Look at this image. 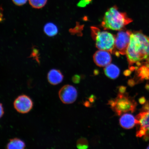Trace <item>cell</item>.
<instances>
[{"label":"cell","mask_w":149,"mask_h":149,"mask_svg":"<svg viewBox=\"0 0 149 149\" xmlns=\"http://www.w3.org/2000/svg\"><path fill=\"white\" fill-rule=\"evenodd\" d=\"M137 125L136 136L138 137H143L145 141L149 140V100L143 106L141 111L136 117Z\"/></svg>","instance_id":"cell-5"},{"label":"cell","mask_w":149,"mask_h":149,"mask_svg":"<svg viewBox=\"0 0 149 149\" xmlns=\"http://www.w3.org/2000/svg\"><path fill=\"white\" fill-rule=\"evenodd\" d=\"M91 35L95 42L96 47L113 54L115 49V37L107 31H101L98 28L91 27Z\"/></svg>","instance_id":"cell-4"},{"label":"cell","mask_w":149,"mask_h":149,"mask_svg":"<svg viewBox=\"0 0 149 149\" xmlns=\"http://www.w3.org/2000/svg\"><path fill=\"white\" fill-rule=\"evenodd\" d=\"M126 87L124 86H120L119 87L118 91L119 93L121 94H124L125 93Z\"/></svg>","instance_id":"cell-21"},{"label":"cell","mask_w":149,"mask_h":149,"mask_svg":"<svg viewBox=\"0 0 149 149\" xmlns=\"http://www.w3.org/2000/svg\"><path fill=\"white\" fill-rule=\"evenodd\" d=\"M58 94L61 101L65 104L73 103L77 98V90L75 87L70 85L63 86L59 90Z\"/></svg>","instance_id":"cell-7"},{"label":"cell","mask_w":149,"mask_h":149,"mask_svg":"<svg viewBox=\"0 0 149 149\" xmlns=\"http://www.w3.org/2000/svg\"><path fill=\"white\" fill-rule=\"evenodd\" d=\"M92 0H81L77 4V6L84 7L86 6L91 3Z\"/></svg>","instance_id":"cell-18"},{"label":"cell","mask_w":149,"mask_h":149,"mask_svg":"<svg viewBox=\"0 0 149 149\" xmlns=\"http://www.w3.org/2000/svg\"><path fill=\"white\" fill-rule=\"evenodd\" d=\"M137 75L140 81L149 79V66L145 61L137 69Z\"/></svg>","instance_id":"cell-13"},{"label":"cell","mask_w":149,"mask_h":149,"mask_svg":"<svg viewBox=\"0 0 149 149\" xmlns=\"http://www.w3.org/2000/svg\"><path fill=\"white\" fill-rule=\"evenodd\" d=\"M47 0H29V4L33 8L40 9L45 5Z\"/></svg>","instance_id":"cell-16"},{"label":"cell","mask_w":149,"mask_h":149,"mask_svg":"<svg viewBox=\"0 0 149 149\" xmlns=\"http://www.w3.org/2000/svg\"><path fill=\"white\" fill-rule=\"evenodd\" d=\"M4 113V109H3L2 104L0 103V118L3 116Z\"/></svg>","instance_id":"cell-23"},{"label":"cell","mask_w":149,"mask_h":149,"mask_svg":"<svg viewBox=\"0 0 149 149\" xmlns=\"http://www.w3.org/2000/svg\"><path fill=\"white\" fill-rule=\"evenodd\" d=\"M105 75L112 79H115L118 77L120 74V69L113 64H109L105 67L104 69Z\"/></svg>","instance_id":"cell-12"},{"label":"cell","mask_w":149,"mask_h":149,"mask_svg":"<svg viewBox=\"0 0 149 149\" xmlns=\"http://www.w3.org/2000/svg\"><path fill=\"white\" fill-rule=\"evenodd\" d=\"M14 4L18 6H21L26 3L27 0H12Z\"/></svg>","instance_id":"cell-19"},{"label":"cell","mask_w":149,"mask_h":149,"mask_svg":"<svg viewBox=\"0 0 149 149\" xmlns=\"http://www.w3.org/2000/svg\"><path fill=\"white\" fill-rule=\"evenodd\" d=\"M146 102V99L144 97H141L139 99V102L140 104H141V105L144 104Z\"/></svg>","instance_id":"cell-25"},{"label":"cell","mask_w":149,"mask_h":149,"mask_svg":"<svg viewBox=\"0 0 149 149\" xmlns=\"http://www.w3.org/2000/svg\"><path fill=\"white\" fill-rule=\"evenodd\" d=\"M145 62L148 64L149 66V57L145 61Z\"/></svg>","instance_id":"cell-29"},{"label":"cell","mask_w":149,"mask_h":149,"mask_svg":"<svg viewBox=\"0 0 149 149\" xmlns=\"http://www.w3.org/2000/svg\"><path fill=\"white\" fill-rule=\"evenodd\" d=\"M77 148L80 149H86L88 148V142L87 140L84 138L79 139L77 142Z\"/></svg>","instance_id":"cell-17"},{"label":"cell","mask_w":149,"mask_h":149,"mask_svg":"<svg viewBox=\"0 0 149 149\" xmlns=\"http://www.w3.org/2000/svg\"><path fill=\"white\" fill-rule=\"evenodd\" d=\"M120 126L125 129H131L135 125L136 118L131 114L125 113L121 117L120 119Z\"/></svg>","instance_id":"cell-11"},{"label":"cell","mask_w":149,"mask_h":149,"mask_svg":"<svg viewBox=\"0 0 149 149\" xmlns=\"http://www.w3.org/2000/svg\"><path fill=\"white\" fill-rule=\"evenodd\" d=\"M128 84L130 86L133 87L135 85V82L133 79H130L128 81Z\"/></svg>","instance_id":"cell-24"},{"label":"cell","mask_w":149,"mask_h":149,"mask_svg":"<svg viewBox=\"0 0 149 149\" xmlns=\"http://www.w3.org/2000/svg\"><path fill=\"white\" fill-rule=\"evenodd\" d=\"M14 106L18 113H29L32 109L33 103L29 97L26 95H22L15 100Z\"/></svg>","instance_id":"cell-8"},{"label":"cell","mask_w":149,"mask_h":149,"mask_svg":"<svg viewBox=\"0 0 149 149\" xmlns=\"http://www.w3.org/2000/svg\"><path fill=\"white\" fill-rule=\"evenodd\" d=\"M129 68L135 65V70L149 57V37L141 31L132 32L126 52Z\"/></svg>","instance_id":"cell-1"},{"label":"cell","mask_w":149,"mask_h":149,"mask_svg":"<svg viewBox=\"0 0 149 149\" xmlns=\"http://www.w3.org/2000/svg\"><path fill=\"white\" fill-rule=\"evenodd\" d=\"M80 80H81V77L80 76L77 74L74 75L72 78V81L75 84L79 83L80 82Z\"/></svg>","instance_id":"cell-20"},{"label":"cell","mask_w":149,"mask_h":149,"mask_svg":"<svg viewBox=\"0 0 149 149\" xmlns=\"http://www.w3.org/2000/svg\"><path fill=\"white\" fill-rule=\"evenodd\" d=\"M108 104L119 116L128 111L134 112L137 105L135 100L127 93H119L116 98L109 100Z\"/></svg>","instance_id":"cell-3"},{"label":"cell","mask_w":149,"mask_h":149,"mask_svg":"<svg viewBox=\"0 0 149 149\" xmlns=\"http://www.w3.org/2000/svg\"><path fill=\"white\" fill-rule=\"evenodd\" d=\"M44 31L45 34L49 37L55 36L58 33V29L57 26L51 22L45 24L44 26Z\"/></svg>","instance_id":"cell-15"},{"label":"cell","mask_w":149,"mask_h":149,"mask_svg":"<svg viewBox=\"0 0 149 149\" xmlns=\"http://www.w3.org/2000/svg\"><path fill=\"white\" fill-rule=\"evenodd\" d=\"M146 89H149V85H146Z\"/></svg>","instance_id":"cell-30"},{"label":"cell","mask_w":149,"mask_h":149,"mask_svg":"<svg viewBox=\"0 0 149 149\" xmlns=\"http://www.w3.org/2000/svg\"><path fill=\"white\" fill-rule=\"evenodd\" d=\"M147 149H149V145L148 146V148H147Z\"/></svg>","instance_id":"cell-31"},{"label":"cell","mask_w":149,"mask_h":149,"mask_svg":"<svg viewBox=\"0 0 149 149\" xmlns=\"http://www.w3.org/2000/svg\"><path fill=\"white\" fill-rule=\"evenodd\" d=\"M133 21L126 13L120 12L116 6L114 5L105 13L101 26L104 30L120 31Z\"/></svg>","instance_id":"cell-2"},{"label":"cell","mask_w":149,"mask_h":149,"mask_svg":"<svg viewBox=\"0 0 149 149\" xmlns=\"http://www.w3.org/2000/svg\"><path fill=\"white\" fill-rule=\"evenodd\" d=\"M4 19L3 14V9L0 6V22H3Z\"/></svg>","instance_id":"cell-22"},{"label":"cell","mask_w":149,"mask_h":149,"mask_svg":"<svg viewBox=\"0 0 149 149\" xmlns=\"http://www.w3.org/2000/svg\"><path fill=\"white\" fill-rule=\"evenodd\" d=\"M84 105L86 107H89L90 106V103H89L87 101L85 102L84 104Z\"/></svg>","instance_id":"cell-28"},{"label":"cell","mask_w":149,"mask_h":149,"mask_svg":"<svg viewBox=\"0 0 149 149\" xmlns=\"http://www.w3.org/2000/svg\"><path fill=\"white\" fill-rule=\"evenodd\" d=\"M132 32L131 31L124 29L117 33L115 37L114 54L118 57L120 55L126 54Z\"/></svg>","instance_id":"cell-6"},{"label":"cell","mask_w":149,"mask_h":149,"mask_svg":"<svg viewBox=\"0 0 149 149\" xmlns=\"http://www.w3.org/2000/svg\"><path fill=\"white\" fill-rule=\"evenodd\" d=\"M25 147V142L18 138L10 139L6 146L8 149H23Z\"/></svg>","instance_id":"cell-14"},{"label":"cell","mask_w":149,"mask_h":149,"mask_svg":"<svg viewBox=\"0 0 149 149\" xmlns=\"http://www.w3.org/2000/svg\"><path fill=\"white\" fill-rule=\"evenodd\" d=\"M94 62L98 66L106 67L110 64L112 58L109 52L104 50H99L93 56Z\"/></svg>","instance_id":"cell-9"},{"label":"cell","mask_w":149,"mask_h":149,"mask_svg":"<svg viewBox=\"0 0 149 149\" xmlns=\"http://www.w3.org/2000/svg\"><path fill=\"white\" fill-rule=\"evenodd\" d=\"M64 76L60 70L57 69L50 70L47 74L48 82L51 84L57 85L62 81Z\"/></svg>","instance_id":"cell-10"},{"label":"cell","mask_w":149,"mask_h":149,"mask_svg":"<svg viewBox=\"0 0 149 149\" xmlns=\"http://www.w3.org/2000/svg\"><path fill=\"white\" fill-rule=\"evenodd\" d=\"M131 73V71L130 70H126L124 72V74L125 76H129Z\"/></svg>","instance_id":"cell-26"},{"label":"cell","mask_w":149,"mask_h":149,"mask_svg":"<svg viewBox=\"0 0 149 149\" xmlns=\"http://www.w3.org/2000/svg\"><path fill=\"white\" fill-rule=\"evenodd\" d=\"M95 97L94 96H91L89 98V101H90L91 102H94L95 100Z\"/></svg>","instance_id":"cell-27"}]
</instances>
